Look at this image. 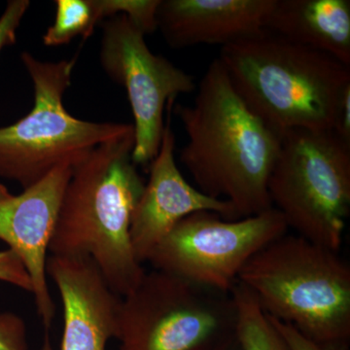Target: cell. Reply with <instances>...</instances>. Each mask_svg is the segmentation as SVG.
Segmentation results:
<instances>
[{"mask_svg": "<svg viewBox=\"0 0 350 350\" xmlns=\"http://www.w3.org/2000/svg\"><path fill=\"white\" fill-rule=\"evenodd\" d=\"M174 112L188 138L179 158L200 191L230 202L238 219L273 208L268 183L282 135L246 105L218 57L193 105Z\"/></svg>", "mask_w": 350, "mask_h": 350, "instance_id": "obj_1", "label": "cell"}, {"mask_svg": "<svg viewBox=\"0 0 350 350\" xmlns=\"http://www.w3.org/2000/svg\"><path fill=\"white\" fill-rule=\"evenodd\" d=\"M231 293L146 271L122 298L120 350H229L236 340Z\"/></svg>", "mask_w": 350, "mask_h": 350, "instance_id": "obj_7", "label": "cell"}, {"mask_svg": "<svg viewBox=\"0 0 350 350\" xmlns=\"http://www.w3.org/2000/svg\"><path fill=\"white\" fill-rule=\"evenodd\" d=\"M271 322L280 334L290 350H330L327 345L319 344L312 338L306 337L291 324L284 323L271 317Z\"/></svg>", "mask_w": 350, "mask_h": 350, "instance_id": "obj_21", "label": "cell"}, {"mask_svg": "<svg viewBox=\"0 0 350 350\" xmlns=\"http://www.w3.org/2000/svg\"><path fill=\"white\" fill-rule=\"evenodd\" d=\"M268 190L288 230L338 251L350 209V144L333 131L283 133Z\"/></svg>", "mask_w": 350, "mask_h": 350, "instance_id": "obj_6", "label": "cell"}, {"mask_svg": "<svg viewBox=\"0 0 350 350\" xmlns=\"http://www.w3.org/2000/svg\"><path fill=\"white\" fill-rule=\"evenodd\" d=\"M266 29L350 66L349 0H275Z\"/></svg>", "mask_w": 350, "mask_h": 350, "instance_id": "obj_14", "label": "cell"}, {"mask_svg": "<svg viewBox=\"0 0 350 350\" xmlns=\"http://www.w3.org/2000/svg\"><path fill=\"white\" fill-rule=\"evenodd\" d=\"M144 33L125 15L103 25L100 61L108 77L125 89L133 116L135 165H147L160 149L163 113L179 94L196 90L194 77L169 59L153 54Z\"/></svg>", "mask_w": 350, "mask_h": 350, "instance_id": "obj_9", "label": "cell"}, {"mask_svg": "<svg viewBox=\"0 0 350 350\" xmlns=\"http://www.w3.org/2000/svg\"><path fill=\"white\" fill-rule=\"evenodd\" d=\"M54 24L43 36L44 45L57 47L66 45L78 36L84 40L93 33L98 24L92 0H57Z\"/></svg>", "mask_w": 350, "mask_h": 350, "instance_id": "obj_16", "label": "cell"}, {"mask_svg": "<svg viewBox=\"0 0 350 350\" xmlns=\"http://www.w3.org/2000/svg\"><path fill=\"white\" fill-rule=\"evenodd\" d=\"M275 0H161L157 29L175 49L224 47L267 29Z\"/></svg>", "mask_w": 350, "mask_h": 350, "instance_id": "obj_13", "label": "cell"}, {"mask_svg": "<svg viewBox=\"0 0 350 350\" xmlns=\"http://www.w3.org/2000/svg\"><path fill=\"white\" fill-rule=\"evenodd\" d=\"M98 23L125 15L145 34L157 29V12L161 0H92Z\"/></svg>", "mask_w": 350, "mask_h": 350, "instance_id": "obj_17", "label": "cell"}, {"mask_svg": "<svg viewBox=\"0 0 350 350\" xmlns=\"http://www.w3.org/2000/svg\"><path fill=\"white\" fill-rule=\"evenodd\" d=\"M167 121L160 149L151 162L148 181L131 218V244L142 265L175 226L191 214L207 211L228 220L238 219L230 202L209 197L184 178L175 162L176 138L170 115Z\"/></svg>", "mask_w": 350, "mask_h": 350, "instance_id": "obj_11", "label": "cell"}, {"mask_svg": "<svg viewBox=\"0 0 350 350\" xmlns=\"http://www.w3.org/2000/svg\"><path fill=\"white\" fill-rule=\"evenodd\" d=\"M0 282L10 283L31 294V282L24 265L13 250L0 251Z\"/></svg>", "mask_w": 350, "mask_h": 350, "instance_id": "obj_20", "label": "cell"}, {"mask_svg": "<svg viewBox=\"0 0 350 350\" xmlns=\"http://www.w3.org/2000/svg\"><path fill=\"white\" fill-rule=\"evenodd\" d=\"M73 165L61 163L20 195L0 202V241L18 255L31 278V295L46 331L45 350H52L49 331L56 313L48 282L50 245Z\"/></svg>", "mask_w": 350, "mask_h": 350, "instance_id": "obj_10", "label": "cell"}, {"mask_svg": "<svg viewBox=\"0 0 350 350\" xmlns=\"http://www.w3.org/2000/svg\"><path fill=\"white\" fill-rule=\"evenodd\" d=\"M47 275L64 312L61 350H107L118 334L122 298L91 259L50 255Z\"/></svg>", "mask_w": 350, "mask_h": 350, "instance_id": "obj_12", "label": "cell"}, {"mask_svg": "<svg viewBox=\"0 0 350 350\" xmlns=\"http://www.w3.org/2000/svg\"><path fill=\"white\" fill-rule=\"evenodd\" d=\"M29 0H11L0 17V53L7 46L15 44L23 18L29 10Z\"/></svg>", "mask_w": 350, "mask_h": 350, "instance_id": "obj_19", "label": "cell"}, {"mask_svg": "<svg viewBox=\"0 0 350 350\" xmlns=\"http://www.w3.org/2000/svg\"><path fill=\"white\" fill-rule=\"evenodd\" d=\"M11 196H12V194L9 192L8 189H7L5 186L1 185V184H0V202L8 199V198H10Z\"/></svg>", "mask_w": 350, "mask_h": 350, "instance_id": "obj_23", "label": "cell"}, {"mask_svg": "<svg viewBox=\"0 0 350 350\" xmlns=\"http://www.w3.org/2000/svg\"><path fill=\"white\" fill-rule=\"evenodd\" d=\"M238 282L262 310L330 347L350 336V268L338 251L283 234L246 262Z\"/></svg>", "mask_w": 350, "mask_h": 350, "instance_id": "obj_4", "label": "cell"}, {"mask_svg": "<svg viewBox=\"0 0 350 350\" xmlns=\"http://www.w3.org/2000/svg\"><path fill=\"white\" fill-rule=\"evenodd\" d=\"M133 146V126L73 165L50 245L51 255L91 259L121 298L146 273L131 241V218L145 185L131 159Z\"/></svg>", "mask_w": 350, "mask_h": 350, "instance_id": "obj_2", "label": "cell"}, {"mask_svg": "<svg viewBox=\"0 0 350 350\" xmlns=\"http://www.w3.org/2000/svg\"><path fill=\"white\" fill-rule=\"evenodd\" d=\"M231 295L236 306V342L241 350H290L247 288L238 282Z\"/></svg>", "mask_w": 350, "mask_h": 350, "instance_id": "obj_15", "label": "cell"}, {"mask_svg": "<svg viewBox=\"0 0 350 350\" xmlns=\"http://www.w3.org/2000/svg\"><path fill=\"white\" fill-rule=\"evenodd\" d=\"M0 350H29L27 325L15 313H0Z\"/></svg>", "mask_w": 350, "mask_h": 350, "instance_id": "obj_18", "label": "cell"}, {"mask_svg": "<svg viewBox=\"0 0 350 350\" xmlns=\"http://www.w3.org/2000/svg\"><path fill=\"white\" fill-rule=\"evenodd\" d=\"M333 131L350 144V86L345 90L338 103Z\"/></svg>", "mask_w": 350, "mask_h": 350, "instance_id": "obj_22", "label": "cell"}, {"mask_svg": "<svg viewBox=\"0 0 350 350\" xmlns=\"http://www.w3.org/2000/svg\"><path fill=\"white\" fill-rule=\"evenodd\" d=\"M33 86L31 111L12 125L0 128V176L33 185L64 163H75L98 145L133 129L131 124L98 123L75 118L66 109L76 57L57 63L21 55Z\"/></svg>", "mask_w": 350, "mask_h": 350, "instance_id": "obj_5", "label": "cell"}, {"mask_svg": "<svg viewBox=\"0 0 350 350\" xmlns=\"http://www.w3.org/2000/svg\"><path fill=\"white\" fill-rule=\"evenodd\" d=\"M218 59L246 105L280 135L333 131L350 66L269 29L221 47Z\"/></svg>", "mask_w": 350, "mask_h": 350, "instance_id": "obj_3", "label": "cell"}, {"mask_svg": "<svg viewBox=\"0 0 350 350\" xmlns=\"http://www.w3.org/2000/svg\"><path fill=\"white\" fill-rule=\"evenodd\" d=\"M287 231L273 207L237 220L202 211L175 226L147 262L157 271L229 294L246 262Z\"/></svg>", "mask_w": 350, "mask_h": 350, "instance_id": "obj_8", "label": "cell"}]
</instances>
